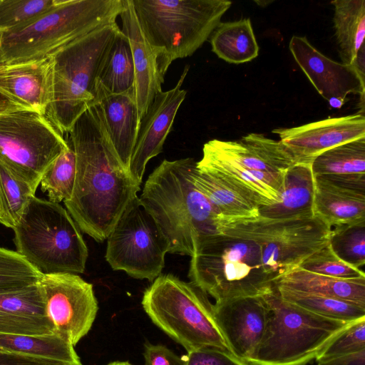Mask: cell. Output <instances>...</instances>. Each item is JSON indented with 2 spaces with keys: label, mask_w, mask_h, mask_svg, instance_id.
<instances>
[{
  "label": "cell",
  "mask_w": 365,
  "mask_h": 365,
  "mask_svg": "<svg viewBox=\"0 0 365 365\" xmlns=\"http://www.w3.org/2000/svg\"><path fill=\"white\" fill-rule=\"evenodd\" d=\"M68 133L76 155V178L66 209L81 231L103 242L138 196L140 185L115 152L96 105Z\"/></svg>",
  "instance_id": "cell-1"
},
{
  "label": "cell",
  "mask_w": 365,
  "mask_h": 365,
  "mask_svg": "<svg viewBox=\"0 0 365 365\" xmlns=\"http://www.w3.org/2000/svg\"><path fill=\"white\" fill-rule=\"evenodd\" d=\"M196 161L164 160L148 176L139 197L170 243V253L192 257L202 238L220 233V216L195 187Z\"/></svg>",
  "instance_id": "cell-2"
},
{
  "label": "cell",
  "mask_w": 365,
  "mask_h": 365,
  "mask_svg": "<svg viewBox=\"0 0 365 365\" xmlns=\"http://www.w3.org/2000/svg\"><path fill=\"white\" fill-rule=\"evenodd\" d=\"M123 0H56L43 13L0 32L3 64L49 58L75 40L116 22Z\"/></svg>",
  "instance_id": "cell-3"
},
{
  "label": "cell",
  "mask_w": 365,
  "mask_h": 365,
  "mask_svg": "<svg viewBox=\"0 0 365 365\" xmlns=\"http://www.w3.org/2000/svg\"><path fill=\"white\" fill-rule=\"evenodd\" d=\"M188 277L212 297L215 304L261 297L274 284L264 267L259 245L248 238L222 232L195 244Z\"/></svg>",
  "instance_id": "cell-4"
},
{
  "label": "cell",
  "mask_w": 365,
  "mask_h": 365,
  "mask_svg": "<svg viewBox=\"0 0 365 365\" xmlns=\"http://www.w3.org/2000/svg\"><path fill=\"white\" fill-rule=\"evenodd\" d=\"M120 31L117 22L100 27L51 56V96L45 115L63 135L93 105L96 82Z\"/></svg>",
  "instance_id": "cell-5"
},
{
  "label": "cell",
  "mask_w": 365,
  "mask_h": 365,
  "mask_svg": "<svg viewBox=\"0 0 365 365\" xmlns=\"http://www.w3.org/2000/svg\"><path fill=\"white\" fill-rule=\"evenodd\" d=\"M13 230L16 252L40 274L84 272L87 246L60 203L33 196Z\"/></svg>",
  "instance_id": "cell-6"
},
{
  "label": "cell",
  "mask_w": 365,
  "mask_h": 365,
  "mask_svg": "<svg viewBox=\"0 0 365 365\" xmlns=\"http://www.w3.org/2000/svg\"><path fill=\"white\" fill-rule=\"evenodd\" d=\"M142 305L153 322L187 352L214 348L232 354L217 321L214 304L191 282L161 274L145 290Z\"/></svg>",
  "instance_id": "cell-7"
},
{
  "label": "cell",
  "mask_w": 365,
  "mask_h": 365,
  "mask_svg": "<svg viewBox=\"0 0 365 365\" xmlns=\"http://www.w3.org/2000/svg\"><path fill=\"white\" fill-rule=\"evenodd\" d=\"M262 297L268 307L267 322L247 361L250 365H306L351 323L326 318L285 302L274 284Z\"/></svg>",
  "instance_id": "cell-8"
},
{
  "label": "cell",
  "mask_w": 365,
  "mask_h": 365,
  "mask_svg": "<svg viewBox=\"0 0 365 365\" xmlns=\"http://www.w3.org/2000/svg\"><path fill=\"white\" fill-rule=\"evenodd\" d=\"M149 43L170 65L192 56L230 8L227 0H132Z\"/></svg>",
  "instance_id": "cell-9"
},
{
  "label": "cell",
  "mask_w": 365,
  "mask_h": 365,
  "mask_svg": "<svg viewBox=\"0 0 365 365\" xmlns=\"http://www.w3.org/2000/svg\"><path fill=\"white\" fill-rule=\"evenodd\" d=\"M219 230L257 243L264 267L274 283L327 246L331 234V227L316 215L280 220L258 216L222 223Z\"/></svg>",
  "instance_id": "cell-10"
},
{
  "label": "cell",
  "mask_w": 365,
  "mask_h": 365,
  "mask_svg": "<svg viewBox=\"0 0 365 365\" xmlns=\"http://www.w3.org/2000/svg\"><path fill=\"white\" fill-rule=\"evenodd\" d=\"M68 141L48 118L19 109L0 115V162L34 190Z\"/></svg>",
  "instance_id": "cell-11"
},
{
  "label": "cell",
  "mask_w": 365,
  "mask_h": 365,
  "mask_svg": "<svg viewBox=\"0 0 365 365\" xmlns=\"http://www.w3.org/2000/svg\"><path fill=\"white\" fill-rule=\"evenodd\" d=\"M170 243L137 196L107 237L106 259L113 270L153 282L165 266Z\"/></svg>",
  "instance_id": "cell-12"
},
{
  "label": "cell",
  "mask_w": 365,
  "mask_h": 365,
  "mask_svg": "<svg viewBox=\"0 0 365 365\" xmlns=\"http://www.w3.org/2000/svg\"><path fill=\"white\" fill-rule=\"evenodd\" d=\"M38 284L55 332L76 345L90 331L98 310L93 284L73 273L41 274Z\"/></svg>",
  "instance_id": "cell-13"
},
{
  "label": "cell",
  "mask_w": 365,
  "mask_h": 365,
  "mask_svg": "<svg viewBox=\"0 0 365 365\" xmlns=\"http://www.w3.org/2000/svg\"><path fill=\"white\" fill-rule=\"evenodd\" d=\"M289 48L317 92L334 108H340L349 94L365 92V77L354 66L334 61L314 47L305 36H293Z\"/></svg>",
  "instance_id": "cell-14"
},
{
  "label": "cell",
  "mask_w": 365,
  "mask_h": 365,
  "mask_svg": "<svg viewBox=\"0 0 365 365\" xmlns=\"http://www.w3.org/2000/svg\"><path fill=\"white\" fill-rule=\"evenodd\" d=\"M272 133L289 152L296 163L312 164L319 155L337 145L365 138L364 113L331 118Z\"/></svg>",
  "instance_id": "cell-15"
},
{
  "label": "cell",
  "mask_w": 365,
  "mask_h": 365,
  "mask_svg": "<svg viewBox=\"0 0 365 365\" xmlns=\"http://www.w3.org/2000/svg\"><path fill=\"white\" fill-rule=\"evenodd\" d=\"M189 70L186 66L176 85L170 90L158 93L140 121L136 142L128 170L140 185L148 162L163 151L176 113L187 91L181 86Z\"/></svg>",
  "instance_id": "cell-16"
},
{
  "label": "cell",
  "mask_w": 365,
  "mask_h": 365,
  "mask_svg": "<svg viewBox=\"0 0 365 365\" xmlns=\"http://www.w3.org/2000/svg\"><path fill=\"white\" fill-rule=\"evenodd\" d=\"M120 14L122 31L127 36L133 57L134 91L140 121L155 95L162 91L170 64L145 37L136 18L132 0H123Z\"/></svg>",
  "instance_id": "cell-17"
},
{
  "label": "cell",
  "mask_w": 365,
  "mask_h": 365,
  "mask_svg": "<svg viewBox=\"0 0 365 365\" xmlns=\"http://www.w3.org/2000/svg\"><path fill=\"white\" fill-rule=\"evenodd\" d=\"M214 309L232 354L247 362L266 329L268 307L263 297H242L214 304Z\"/></svg>",
  "instance_id": "cell-18"
},
{
  "label": "cell",
  "mask_w": 365,
  "mask_h": 365,
  "mask_svg": "<svg viewBox=\"0 0 365 365\" xmlns=\"http://www.w3.org/2000/svg\"><path fill=\"white\" fill-rule=\"evenodd\" d=\"M212 143L225 155L252 173L284 186V175L295 160L279 140L250 133L237 140L214 139Z\"/></svg>",
  "instance_id": "cell-19"
},
{
  "label": "cell",
  "mask_w": 365,
  "mask_h": 365,
  "mask_svg": "<svg viewBox=\"0 0 365 365\" xmlns=\"http://www.w3.org/2000/svg\"><path fill=\"white\" fill-rule=\"evenodd\" d=\"M314 178V215L331 228L365 221V178Z\"/></svg>",
  "instance_id": "cell-20"
},
{
  "label": "cell",
  "mask_w": 365,
  "mask_h": 365,
  "mask_svg": "<svg viewBox=\"0 0 365 365\" xmlns=\"http://www.w3.org/2000/svg\"><path fill=\"white\" fill-rule=\"evenodd\" d=\"M51 57L0 65V93L23 109L43 115L51 96Z\"/></svg>",
  "instance_id": "cell-21"
},
{
  "label": "cell",
  "mask_w": 365,
  "mask_h": 365,
  "mask_svg": "<svg viewBox=\"0 0 365 365\" xmlns=\"http://www.w3.org/2000/svg\"><path fill=\"white\" fill-rule=\"evenodd\" d=\"M93 104L99 108L110 140L128 170L140 124L134 88L115 93L97 79Z\"/></svg>",
  "instance_id": "cell-22"
},
{
  "label": "cell",
  "mask_w": 365,
  "mask_h": 365,
  "mask_svg": "<svg viewBox=\"0 0 365 365\" xmlns=\"http://www.w3.org/2000/svg\"><path fill=\"white\" fill-rule=\"evenodd\" d=\"M0 333L46 335L55 333L38 282L0 293Z\"/></svg>",
  "instance_id": "cell-23"
},
{
  "label": "cell",
  "mask_w": 365,
  "mask_h": 365,
  "mask_svg": "<svg viewBox=\"0 0 365 365\" xmlns=\"http://www.w3.org/2000/svg\"><path fill=\"white\" fill-rule=\"evenodd\" d=\"M193 182L217 212L220 226L224 222L259 216V200L220 175L196 166Z\"/></svg>",
  "instance_id": "cell-24"
},
{
  "label": "cell",
  "mask_w": 365,
  "mask_h": 365,
  "mask_svg": "<svg viewBox=\"0 0 365 365\" xmlns=\"http://www.w3.org/2000/svg\"><path fill=\"white\" fill-rule=\"evenodd\" d=\"M314 189L312 164L295 163L285 173L279 201L260 206L259 217L272 220L312 217Z\"/></svg>",
  "instance_id": "cell-25"
},
{
  "label": "cell",
  "mask_w": 365,
  "mask_h": 365,
  "mask_svg": "<svg viewBox=\"0 0 365 365\" xmlns=\"http://www.w3.org/2000/svg\"><path fill=\"white\" fill-rule=\"evenodd\" d=\"M274 284L279 287L346 301L365 309V277L342 279L297 267L278 279Z\"/></svg>",
  "instance_id": "cell-26"
},
{
  "label": "cell",
  "mask_w": 365,
  "mask_h": 365,
  "mask_svg": "<svg viewBox=\"0 0 365 365\" xmlns=\"http://www.w3.org/2000/svg\"><path fill=\"white\" fill-rule=\"evenodd\" d=\"M334 26L344 63L354 66L365 55V1L335 0Z\"/></svg>",
  "instance_id": "cell-27"
},
{
  "label": "cell",
  "mask_w": 365,
  "mask_h": 365,
  "mask_svg": "<svg viewBox=\"0 0 365 365\" xmlns=\"http://www.w3.org/2000/svg\"><path fill=\"white\" fill-rule=\"evenodd\" d=\"M210 37L212 51L227 63H244L258 56L259 48L249 18L221 22Z\"/></svg>",
  "instance_id": "cell-28"
},
{
  "label": "cell",
  "mask_w": 365,
  "mask_h": 365,
  "mask_svg": "<svg viewBox=\"0 0 365 365\" xmlns=\"http://www.w3.org/2000/svg\"><path fill=\"white\" fill-rule=\"evenodd\" d=\"M0 348L4 351L61 362L83 365L72 344L57 333L24 335L0 333Z\"/></svg>",
  "instance_id": "cell-29"
},
{
  "label": "cell",
  "mask_w": 365,
  "mask_h": 365,
  "mask_svg": "<svg viewBox=\"0 0 365 365\" xmlns=\"http://www.w3.org/2000/svg\"><path fill=\"white\" fill-rule=\"evenodd\" d=\"M312 170L314 177H365V138L324 151L312 161Z\"/></svg>",
  "instance_id": "cell-30"
},
{
  "label": "cell",
  "mask_w": 365,
  "mask_h": 365,
  "mask_svg": "<svg viewBox=\"0 0 365 365\" xmlns=\"http://www.w3.org/2000/svg\"><path fill=\"white\" fill-rule=\"evenodd\" d=\"M98 80L108 91L115 93L133 87L135 73L131 49L121 29L107 54Z\"/></svg>",
  "instance_id": "cell-31"
},
{
  "label": "cell",
  "mask_w": 365,
  "mask_h": 365,
  "mask_svg": "<svg viewBox=\"0 0 365 365\" xmlns=\"http://www.w3.org/2000/svg\"><path fill=\"white\" fill-rule=\"evenodd\" d=\"M274 286L283 300L315 314L346 322L365 317V309L353 303Z\"/></svg>",
  "instance_id": "cell-32"
},
{
  "label": "cell",
  "mask_w": 365,
  "mask_h": 365,
  "mask_svg": "<svg viewBox=\"0 0 365 365\" xmlns=\"http://www.w3.org/2000/svg\"><path fill=\"white\" fill-rule=\"evenodd\" d=\"M36 191L0 162V223L14 229Z\"/></svg>",
  "instance_id": "cell-33"
},
{
  "label": "cell",
  "mask_w": 365,
  "mask_h": 365,
  "mask_svg": "<svg viewBox=\"0 0 365 365\" xmlns=\"http://www.w3.org/2000/svg\"><path fill=\"white\" fill-rule=\"evenodd\" d=\"M75 178L76 155L68 140V147L52 162L41 177V188L47 193L48 200L64 202L72 196Z\"/></svg>",
  "instance_id": "cell-34"
},
{
  "label": "cell",
  "mask_w": 365,
  "mask_h": 365,
  "mask_svg": "<svg viewBox=\"0 0 365 365\" xmlns=\"http://www.w3.org/2000/svg\"><path fill=\"white\" fill-rule=\"evenodd\" d=\"M329 245L341 260L360 269L365 264V221L332 227Z\"/></svg>",
  "instance_id": "cell-35"
},
{
  "label": "cell",
  "mask_w": 365,
  "mask_h": 365,
  "mask_svg": "<svg viewBox=\"0 0 365 365\" xmlns=\"http://www.w3.org/2000/svg\"><path fill=\"white\" fill-rule=\"evenodd\" d=\"M41 276V274L16 251L0 247V293L36 284Z\"/></svg>",
  "instance_id": "cell-36"
},
{
  "label": "cell",
  "mask_w": 365,
  "mask_h": 365,
  "mask_svg": "<svg viewBox=\"0 0 365 365\" xmlns=\"http://www.w3.org/2000/svg\"><path fill=\"white\" fill-rule=\"evenodd\" d=\"M298 267L310 272L342 279L365 277L364 271L353 267L336 256L329 244L307 257Z\"/></svg>",
  "instance_id": "cell-37"
},
{
  "label": "cell",
  "mask_w": 365,
  "mask_h": 365,
  "mask_svg": "<svg viewBox=\"0 0 365 365\" xmlns=\"http://www.w3.org/2000/svg\"><path fill=\"white\" fill-rule=\"evenodd\" d=\"M56 0H0V32L9 31L50 9Z\"/></svg>",
  "instance_id": "cell-38"
},
{
  "label": "cell",
  "mask_w": 365,
  "mask_h": 365,
  "mask_svg": "<svg viewBox=\"0 0 365 365\" xmlns=\"http://www.w3.org/2000/svg\"><path fill=\"white\" fill-rule=\"evenodd\" d=\"M365 349V317L351 322L319 354L315 361L356 352Z\"/></svg>",
  "instance_id": "cell-39"
},
{
  "label": "cell",
  "mask_w": 365,
  "mask_h": 365,
  "mask_svg": "<svg viewBox=\"0 0 365 365\" xmlns=\"http://www.w3.org/2000/svg\"><path fill=\"white\" fill-rule=\"evenodd\" d=\"M185 365H250L234 354L214 348H202L187 352Z\"/></svg>",
  "instance_id": "cell-40"
},
{
  "label": "cell",
  "mask_w": 365,
  "mask_h": 365,
  "mask_svg": "<svg viewBox=\"0 0 365 365\" xmlns=\"http://www.w3.org/2000/svg\"><path fill=\"white\" fill-rule=\"evenodd\" d=\"M143 356L145 365H185V359L163 345L145 344Z\"/></svg>",
  "instance_id": "cell-41"
},
{
  "label": "cell",
  "mask_w": 365,
  "mask_h": 365,
  "mask_svg": "<svg viewBox=\"0 0 365 365\" xmlns=\"http://www.w3.org/2000/svg\"><path fill=\"white\" fill-rule=\"evenodd\" d=\"M0 365H66L47 359L0 351Z\"/></svg>",
  "instance_id": "cell-42"
},
{
  "label": "cell",
  "mask_w": 365,
  "mask_h": 365,
  "mask_svg": "<svg viewBox=\"0 0 365 365\" xmlns=\"http://www.w3.org/2000/svg\"><path fill=\"white\" fill-rule=\"evenodd\" d=\"M317 365H365V349L331 359L316 361Z\"/></svg>",
  "instance_id": "cell-43"
},
{
  "label": "cell",
  "mask_w": 365,
  "mask_h": 365,
  "mask_svg": "<svg viewBox=\"0 0 365 365\" xmlns=\"http://www.w3.org/2000/svg\"><path fill=\"white\" fill-rule=\"evenodd\" d=\"M19 109L23 108L14 103L0 93V115Z\"/></svg>",
  "instance_id": "cell-44"
},
{
  "label": "cell",
  "mask_w": 365,
  "mask_h": 365,
  "mask_svg": "<svg viewBox=\"0 0 365 365\" xmlns=\"http://www.w3.org/2000/svg\"><path fill=\"white\" fill-rule=\"evenodd\" d=\"M107 365H132L128 361H113Z\"/></svg>",
  "instance_id": "cell-45"
},
{
  "label": "cell",
  "mask_w": 365,
  "mask_h": 365,
  "mask_svg": "<svg viewBox=\"0 0 365 365\" xmlns=\"http://www.w3.org/2000/svg\"><path fill=\"white\" fill-rule=\"evenodd\" d=\"M255 3H257L260 6H267L269 3H272V1H255Z\"/></svg>",
  "instance_id": "cell-46"
},
{
  "label": "cell",
  "mask_w": 365,
  "mask_h": 365,
  "mask_svg": "<svg viewBox=\"0 0 365 365\" xmlns=\"http://www.w3.org/2000/svg\"><path fill=\"white\" fill-rule=\"evenodd\" d=\"M3 64V58H2V54H1V50L0 46V65Z\"/></svg>",
  "instance_id": "cell-47"
},
{
  "label": "cell",
  "mask_w": 365,
  "mask_h": 365,
  "mask_svg": "<svg viewBox=\"0 0 365 365\" xmlns=\"http://www.w3.org/2000/svg\"><path fill=\"white\" fill-rule=\"evenodd\" d=\"M1 350H3V349H1L0 348V351H1Z\"/></svg>",
  "instance_id": "cell-48"
},
{
  "label": "cell",
  "mask_w": 365,
  "mask_h": 365,
  "mask_svg": "<svg viewBox=\"0 0 365 365\" xmlns=\"http://www.w3.org/2000/svg\"><path fill=\"white\" fill-rule=\"evenodd\" d=\"M0 211H1V207H0Z\"/></svg>",
  "instance_id": "cell-49"
}]
</instances>
